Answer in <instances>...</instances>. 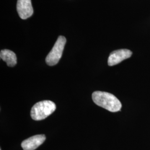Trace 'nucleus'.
Instances as JSON below:
<instances>
[{
    "label": "nucleus",
    "instance_id": "8",
    "mask_svg": "<svg viewBox=\"0 0 150 150\" xmlns=\"http://www.w3.org/2000/svg\"></svg>",
    "mask_w": 150,
    "mask_h": 150
},
{
    "label": "nucleus",
    "instance_id": "4",
    "mask_svg": "<svg viewBox=\"0 0 150 150\" xmlns=\"http://www.w3.org/2000/svg\"><path fill=\"white\" fill-rule=\"evenodd\" d=\"M132 52L127 49H120L113 51L108 59V64L110 66L118 64L125 59L129 58Z\"/></svg>",
    "mask_w": 150,
    "mask_h": 150
},
{
    "label": "nucleus",
    "instance_id": "2",
    "mask_svg": "<svg viewBox=\"0 0 150 150\" xmlns=\"http://www.w3.org/2000/svg\"><path fill=\"white\" fill-rule=\"evenodd\" d=\"M56 109V106L51 101L45 100L36 103L32 107L31 116L35 121H40L47 118Z\"/></svg>",
    "mask_w": 150,
    "mask_h": 150
},
{
    "label": "nucleus",
    "instance_id": "6",
    "mask_svg": "<svg viewBox=\"0 0 150 150\" xmlns=\"http://www.w3.org/2000/svg\"><path fill=\"white\" fill-rule=\"evenodd\" d=\"M46 139L44 134H37L24 140L21 143L23 150H34L42 145Z\"/></svg>",
    "mask_w": 150,
    "mask_h": 150
},
{
    "label": "nucleus",
    "instance_id": "3",
    "mask_svg": "<svg viewBox=\"0 0 150 150\" xmlns=\"http://www.w3.org/2000/svg\"><path fill=\"white\" fill-rule=\"evenodd\" d=\"M66 42L64 36H60L57 38L56 43L46 58V62L49 66H54L57 64L61 59Z\"/></svg>",
    "mask_w": 150,
    "mask_h": 150
},
{
    "label": "nucleus",
    "instance_id": "7",
    "mask_svg": "<svg viewBox=\"0 0 150 150\" xmlns=\"http://www.w3.org/2000/svg\"><path fill=\"white\" fill-rule=\"evenodd\" d=\"M1 59L6 62L8 66L13 67L17 64L16 54L9 50H2L0 53Z\"/></svg>",
    "mask_w": 150,
    "mask_h": 150
},
{
    "label": "nucleus",
    "instance_id": "5",
    "mask_svg": "<svg viewBox=\"0 0 150 150\" xmlns=\"http://www.w3.org/2000/svg\"><path fill=\"white\" fill-rule=\"evenodd\" d=\"M17 11L20 18L23 20L30 17L33 13L31 0H18Z\"/></svg>",
    "mask_w": 150,
    "mask_h": 150
},
{
    "label": "nucleus",
    "instance_id": "1",
    "mask_svg": "<svg viewBox=\"0 0 150 150\" xmlns=\"http://www.w3.org/2000/svg\"><path fill=\"white\" fill-rule=\"evenodd\" d=\"M92 98L97 105L112 112L120 111L122 107L121 103L118 98L106 92L95 91L92 93Z\"/></svg>",
    "mask_w": 150,
    "mask_h": 150
}]
</instances>
